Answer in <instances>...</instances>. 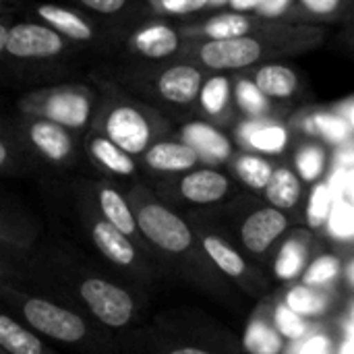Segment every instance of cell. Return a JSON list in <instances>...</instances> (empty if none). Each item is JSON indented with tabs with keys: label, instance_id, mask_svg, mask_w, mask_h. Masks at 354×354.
<instances>
[{
	"label": "cell",
	"instance_id": "obj_1",
	"mask_svg": "<svg viewBox=\"0 0 354 354\" xmlns=\"http://www.w3.org/2000/svg\"><path fill=\"white\" fill-rule=\"evenodd\" d=\"M0 305L46 340L83 351L104 346V328L66 303L27 292L17 284L0 282Z\"/></svg>",
	"mask_w": 354,
	"mask_h": 354
},
{
	"label": "cell",
	"instance_id": "obj_2",
	"mask_svg": "<svg viewBox=\"0 0 354 354\" xmlns=\"http://www.w3.org/2000/svg\"><path fill=\"white\" fill-rule=\"evenodd\" d=\"M62 288L71 297V307L104 330H127L141 317V303L127 286L81 268L60 266L56 272Z\"/></svg>",
	"mask_w": 354,
	"mask_h": 354
},
{
	"label": "cell",
	"instance_id": "obj_3",
	"mask_svg": "<svg viewBox=\"0 0 354 354\" xmlns=\"http://www.w3.org/2000/svg\"><path fill=\"white\" fill-rule=\"evenodd\" d=\"M129 203L147 249L170 257H180L191 251L195 241L193 230L176 212L160 203L141 187H135L129 193Z\"/></svg>",
	"mask_w": 354,
	"mask_h": 354
},
{
	"label": "cell",
	"instance_id": "obj_4",
	"mask_svg": "<svg viewBox=\"0 0 354 354\" xmlns=\"http://www.w3.org/2000/svg\"><path fill=\"white\" fill-rule=\"evenodd\" d=\"M85 226L93 249L114 268L129 276L135 284L147 282L151 278V266L147 261L145 249H141L127 234L116 230L110 222H106L97 209L85 212Z\"/></svg>",
	"mask_w": 354,
	"mask_h": 354
},
{
	"label": "cell",
	"instance_id": "obj_5",
	"mask_svg": "<svg viewBox=\"0 0 354 354\" xmlns=\"http://www.w3.org/2000/svg\"><path fill=\"white\" fill-rule=\"evenodd\" d=\"M39 118L62 124L64 129H83L91 116V95L83 87H58L37 93L29 100Z\"/></svg>",
	"mask_w": 354,
	"mask_h": 354
},
{
	"label": "cell",
	"instance_id": "obj_6",
	"mask_svg": "<svg viewBox=\"0 0 354 354\" xmlns=\"http://www.w3.org/2000/svg\"><path fill=\"white\" fill-rule=\"evenodd\" d=\"M106 137L131 156H143L151 145L153 129L147 114L133 104H116L104 118Z\"/></svg>",
	"mask_w": 354,
	"mask_h": 354
},
{
	"label": "cell",
	"instance_id": "obj_7",
	"mask_svg": "<svg viewBox=\"0 0 354 354\" xmlns=\"http://www.w3.org/2000/svg\"><path fill=\"white\" fill-rule=\"evenodd\" d=\"M66 48V37L46 23H17L8 27L4 52L12 58L41 60L62 54Z\"/></svg>",
	"mask_w": 354,
	"mask_h": 354
},
{
	"label": "cell",
	"instance_id": "obj_8",
	"mask_svg": "<svg viewBox=\"0 0 354 354\" xmlns=\"http://www.w3.org/2000/svg\"><path fill=\"white\" fill-rule=\"evenodd\" d=\"M197 56L212 71H239L255 64L263 56V46L251 35L207 39L199 46Z\"/></svg>",
	"mask_w": 354,
	"mask_h": 354
},
{
	"label": "cell",
	"instance_id": "obj_9",
	"mask_svg": "<svg viewBox=\"0 0 354 354\" xmlns=\"http://www.w3.org/2000/svg\"><path fill=\"white\" fill-rule=\"evenodd\" d=\"M93 199H95V209L97 214L110 222L116 230H120L122 234H127L131 241H135L141 249H147L139 228H137V220H135V212L129 203V197H124L116 187L106 185V183H97L93 187Z\"/></svg>",
	"mask_w": 354,
	"mask_h": 354
},
{
	"label": "cell",
	"instance_id": "obj_10",
	"mask_svg": "<svg viewBox=\"0 0 354 354\" xmlns=\"http://www.w3.org/2000/svg\"><path fill=\"white\" fill-rule=\"evenodd\" d=\"M27 137L35 151L52 164H64L73 156V137L68 129L58 122L35 118L27 127Z\"/></svg>",
	"mask_w": 354,
	"mask_h": 354
},
{
	"label": "cell",
	"instance_id": "obj_11",
	"mask_svg": "<svg viewBox=\"0 0 354 354\" xmlns=\"http://www.w3.org/2000/svg\"><path fill=\"white\" fill-rule=\"evenodd\" d=\"M230 191V180L226 174L214 168L189 170L178 180V193L185 201L195 205H209L222 201Z\"/></svg>",
	"mask_w": 354,
	"mask_h": 354
},
{
	"label": "cell",
	"instance_id": "obj_12",
	"mask_svg": "<svg viewBox=\"0 0 354 354\" xmlns=\"http://www.w3.org/2000/svg\"><path fill=\"white\" fill-rule=\"evenodd\" d=\"M203 75L193 64H172L160 73L156 87L162 100L178 106H187L199 97Z\"/></svg>",
	"mask_w": 354,
	"mask_h": 354
},
{
	"label": "cell",
	"instance_id": "obj_13",
	"mask_svg": "<svg viewBox=\"0 0 354 354\" xmlns=\"http://www.w3.org/2000/svg\"><path fill=\"white\" fill-rule=\"evenodd\" d=\"M288 220L282 209L266 207L253 212L241 228V241L251 253H263L272 247V243L286 230Z\"/></svg>",
	"mask_w": 354,
	"mask_h": 354
},
{
	"label": "cell",
	"instance_id": "obj_14",
	"mask_svg": "<svg viewBox=\"0 0 354 354\" xmlns=\"http://www.w3.org/2000/svg\"><path fill=\"white\" fill-rule=\"evenodd\" d=\"M143 162L156 172H189L199 164V153L185 141H158L145 149Z\"/></svg>",
	"mask_w": 354,
	"mask_h": 354
},
{
	"label": "cell",
	"instance_id": "obj_15",
	"mask_svg": "<svg viewBox=\"0 0 354 354\" xmlns=\"http://www.w3.org/2000/svg\"><path fill=\"white\" fill-rule=\"evenodd\" d=\"M0 351L4 354H56L41 336L0 309Z\"/></svg>",
	"mask_w": 354,
	"mask_h": 354
},
{
	"label": "cell",
	"instance_id": "obj_16",
	"mask_svg": "<svg viewBox=\"0 0 354 354\" xmlns=\"http://www.w3.org/2000/svg\"><path fill=\"white\" fill-rule=\"evenodd\" d=\"M183 141L199 153V160L224 162L232 153L230 139L207 122H189L183 129Z\"/></svg>",
	"mask_w": 354,
	"mask_h": 354
},
{
	"label": "cell",
	"instance_id": "obj_17",
	"mask_svg": "<svg viewBox=\"0 0 354 354\" xmlns=\"http://www.w3.org/2000/svg\"><path fill=\"white\" fill-rule=\"evenodd\" d=\"M178 46H180L178 31L166 23H153L149 27H143L131 37L133 52L153 60L172 56L178 50Z\"/></svg>",
	"mask_w": 354,
	"mask_h": 354
},
{
	"label": "cell",
	"instance_id": "obj_18",
	"mask_svg": "<svg viewBox=\"0 0 354 354\" xmlns=\"http://www.w3.org/2000/svg\"><path fill=\"white\" fill-rule=\"evenodd\" d=\"M37 17L52 29H56L62 37L73 41H89L93 37V27L75 10L58 6V4H39Z\"/></svg>",
	"mask_w": 354,
	"mask_h": 354
},
{
	"label": "cell",
	"instance_id": "obj_19",
	"mask_svg": "<svg viewBox=\"0 0 354 354\" xmlns=\"http://www.w3.org/2000/svg\"><path fill=\"white\" fill-rule=\"evenodd\" d=\"M239 137L245 141V145L261 153H280L288 143V133L282 124L266 122L259 118L245 122L239 129Z\"/></svg>",
	"mask_w": 354,
	"mask_h": 354
},
{
	"label": "cell",
	"instance_id": "obj_20",
	"mask_svg": "<svg viewBox=\"0 0 354 354\" xmlns=\"http://www.w3.org/2000/svg\"><path fill=\"white\" fill-rule=\"evenodd\" d=\"M253 83L268 100H288L299 87L297 73L284 64H263L255 73Z\"/></svg>",
	"mask_w": 354,
	"mask_h": 354
},
{
	"label": "cell",
	"instance_id": "obj_21",
	"mask_svg": "<svg viewBox=\"0 0 354 354\" xmlns=\"http://www.w3.org/2000/svg\"><path fill=\"white\" fill-rule=\"evenodd\" d=\"M89 153L95 160L97 166H102L106 172L114 176H133L137 172V164L131 153L120 149L116 143H112L106 135H95L89 141Z\"/></svg>",
	"mask_w": 354,
	"mask_h": 354
},
{
	"label": "cell",
	"instance_id": "obj_22",
	"mask_svg": "<svg viewBox=\"0 0 354 354\" xmlns=\"http://www.w3.org/2000/svg\"><path fill=\"white\" fill-rule=\"evenodd\" d=\"M263 191L272 207L290 209L301 199V180L290 168H276Z\"/></svg>",
	"mask_w": 354,
	"mask_h": 354
},
{
	"label": "cell",
	"instance_id": "obj_23",
	"mask_svg": "<svg viewBox=\"0 0 354 354\" xmlns=\"http://www.w3.org/2000/svg\"><path fill=\"white\" fill-rule=\"evenodd\" d=\"M201 247L205 251V255L216 263L218 270H222L226 276L230 278H241L247 270L245 266V259L220 236L216 234H205L201 239Z\"/></svg>",
	"mask_w": 354,
	"mask_h": 354
},
{
	"label": "cell",
	"instance_id": "obj_24",
	"mask_svg": "<svg viewBox=\"0 0 354 354\" xmlns=\"http://www.w3.org/2000/svg\"><path fill=\"white\" fill-rule=\"evenodd\" d=\"M251 31V19L245 12H222L212 17L203 27L201 33L207 39H226V37H241Z\"/></svg>",
	"mask_w": 354,
	"mask_h": 354
},
{
	"label": "cell",
	"instance_id": "obj_25",
	"mask_svg": "<svg viewBox=\"0 0 354 354\" xmlns=\"http://www.w3.org/2000/svg\"><path fill=\"white\" fill-rule=\"evenodd\" d=\"M33 245V230L6 220L0 214V247L12 253L19 261H25Z\"/></svg>",
	"mask_w": 354,
	"mask_h": 354
},
{
	"label": "cell",
	"instance_id": "obj_26",
	"mask_svg": "<svg viewBox=\"0 0 354 354\" xmlns=\"http://www.w3.org/2000/svg\"><path fill=\"white\" fill-rule=\"evenodd\" d=\"M234 170L247 187L257 189V191L266 189V185L270 183V178L274 174L272 164L268 160H263L261 156H253V153L241 156L234 164Z\"/></svg>",
	"mask_w": 354,
	"mask_h": 354
},
{
	"label": "cell",
	"instance_id": "obj_27",
	"mask_svg": "<svg viewBox=\"0 0 354 354\" xmlns=\"http://www.w3.org/2000/svg\"><path fill=\"white\" fill-rule=\"evenodd\" d=\"M245 348L251 354H280L282 338L263 322H253L245 332Z\"/></svg>",
	"mask_w": 354,
	"mask_h": 354
},
{
	"label": "cell",
	"instance_id": "obj_28",
	"mask_svg": "<svg viewBox=\"0 0 354 354\" xmlns=\"http://www.w3.org/2000/svg\"><path fill=\"white\" fill-rule=\"evenodd\" d=\"M230 100V81L226 77H212L201 85L199 102L209 116H220Z\"/></svg>",
	"mask_w": 354,
	"mask_h": 354
},
{
	"label": "cell",
	"instance_id": "obj_29",
	"mask_svg": "<svg viewBox=\"0 0 354 354\" xmlns=\"http://www.w3.org/2000/svg\"><path fill=\"white\" fill-rule=\"evenodd\" d=\"M305 261H307V249L299 241H290L282 247L276 259V276L280 280H292L303 272Z\"/></svg>",
	"mask_w": 354,
	"mask_h": 354
},
{
	"label": "cell",
	"instance_id": "obj_30",
	"mask_svg": "<svg viewBox=\"0 0 354 354\" xmlns=\"http://www.w3.org/2000/svg\"><path fill=\"white\" fill-rule=\"evenodd\" d=\"M326 305L328 299L322 292L311 290L307 286H297L286 297V307H290L299 315H317L326 309Z\"/></svg>",
	"mask_w": 354,
	"mask_h": 354
},
{
	"label": "cell",
	"instance_id": "obj_31",
	"mask_svg": "<svg viewBox=\"0 0 354 354\" xmlns=\"http://www.w3.org/2000/svg\"><path fill=\"white\" fill-rule=\"evenodd\" d=\"M332 212V195L330 189L319 183L313 187L311 195H309V207H307V222L311 228H319L328 222Z\"/></svg>",
	"mask_w": 354,
	"mask_h": 354
},
{
	"label": "cell",
	"instance_id": "obj_32",
	"mask_svg": "<svg viewBox=\"0 0 354 354\" xmlns=\"http://www.w3.org/2000/svg\"><path fill=\"white\" fill-rule=\"evenodd\" d=\"M234 93H236L239 106H241L247 114H251V116H255V118H259V116L266 114V110H268V97L257 89L255 83H251V81H239Z\"/></svg>",
	"mask_w": 354,
	"mask_h": 354
},
{
	"label": "cell",
	"instance_id": "obj_33",
	"mask_svg": "<svg viewBox=\"0 0 354 354\" xmlns=\"http://www.w3.org/2000/svg\"><path fill=\"white\" fill-rule=\"evenodd\" d=\"M326 166V153L324 149L315 145H307L297 153V168L303 180H315L324 172Z\"/></svg>",
	"mask_w": 354,
	"mask_h": 354
},
{
	"label": "cell",
	"instance_id": "obj_34",
	"mask_svg": "<svg viewBox=\"0 0 354 354\" xmlns=\"http://www.w3.org/2000/svg\"><path fill=\"white\" fill-rule=\"evenodd\" d=\"M338 270H340L338 259L332 257V255H324V257H319L315 263H311V268L307 270V274H305V284H309V286L326 284V282H330L332 278H336Z\"/></svg>",
	"mask_w": 354,
	"mask_h": 354
},
{
	"label": "cell",
	"instance_id": "obj_35",
	"mask_svg": "<svg viewBox=\"0 0 354 354\" xmlns=\"http://www.w3.org/2000/svg\"><path fill=\"white\" fill-rule=\"evenodd\" d=\"M328 220H330V230L334 236H340V239L354 236V207L340 203V205L332 207Z\"/></svg>",
	"mask_w": 354,
	"mask_h": 354
},
{
	"label": "cell",
	"instance_id": "obj_36",
	"mask_svg": "<svg viewBox=\"0 0 354 354\" xmlns=\"http://www.w3.org/2000/svg\"><path fill=\"white\" fill-rule=\"evenodd\" d=\"M276 326L280 330L282 336L290 338V340H299L305 336V324L301 319L299 313H295L290 307L282 305L276 309Z\"/></svg>",
	"mask_w": 354,
	"mask_h": 354
},
{
	"label": "cell",
	"instance_id": "obj_37",
	"mask_svg": "<svg viewBox=\"0 0 354 354\" xmlns=\"http://www.w3.org/2000/svg\"><path fill=\"white\" fill-rule=\"evenodd\" d=\"M313 124H315V129H317L322 135H326V137L332 139V141H342V139H346V135H348L346 122H344L342 118L332 116V114H319V116H315Z\"/></svg>",
	"mask_w": 354,
	"mask_h": 354
},
{
	"label": "cell",
	"instance_id": "obj_38",
	"mask_svg": "<svg viewBox=\"0 0 354 354\" xmlns=\"http://www.w3.org/2000/svg\"><path fill=\"white\" fill-rule=\"evenodd\" d=\"M158 4L168 15H191L209 6V0H158Z\"/></svg>",
	"mask_w": 354,
	"mask_h": 354
},
{
	"label": "cell",
	"instance_id": "obj_39",
	"mask_svg": "<svg viewBox=\"0 0 354 354\" xmlns=\"http://www.w3.org/2000/svg\"><path fill=\"white\" fill-rule=\"evenodd\" d=\"M301 6L315 17H332L342 8L344 0H299Z\"/></svg>",
	"mask_w": 354,
	"mask_h": 354
},
{
	"label": "cell",
	"instance_id": "obj_40",
	"mask_svg": "<svg viewBox=\"0 0 354 354\" xmlns=\"http://www.w3.org/2000/svg\"><path fill=\"white\" fill-rule=\"evenodd\" d=\"M79 2L85 8L100 12V15H116L129 4V0H79Z\"/></svg>",
	"mask_w": 354,
	"mask_h": 354
},
{
	"label": "cell",
	"instance_id": "obj_41",
	"mask_svg": "<svg viewBox=\"0 0 354 354\" xmlns=\"http://www.w3.org/2000/svg\"><path fill=\"white\" fill-rule=\"evenodd\" d=\"M0 270H6V272H10L12 276H17L21 282H25L29 276V272H27V268L23 266V261H19L12 253H8L6 249H2L0 247Z\"/></svg>",
	"mask_w": 354,
	"mask_h": 354
},
{
	"label": "cell",
	"instance_id": "obj_42",
	"mask_svg": "<svg viewBox=\"0 0 354 354\" xmlns=\"http://www.w3.org/2000/svg\"><path fill=\"white\" fill-rule=\"evenodd\" d=\"M290 2H292V0H263V2L259 4L257 12H259L261 17H270V19L282 17V15L286 12V8L290 6Z\"/></svg>",
	"mask_w": 354,
	"mask_h": 354
},
{
	"label": "cell",
	"instance_id": "obj_43",
	"mask_svg": "<svg viewBox=\"0 0 354 354\" xmlns=\"http://www.w3.org/2000/svg\"><path fill=\"white\" fill-rule=\"evenodd\" d=\"M299 354H330V340L326 336H315L299 348Z\"/></svg>",
	"mask_w": 354,
	"mask_h": 354
},
{
	"label": "cell",
	"instance_id": "obj_44",
	"mask_svg": "<svg viewBox=\"0 0 354 354\" xmlns=\"http://www.w3.org/2000/svg\"><path fill=\"white\" fill-rule=\"evenodd\" d=\"M263 0H228V4L236 10V12H249V10H257L259 4Z\"/></svg>",
	"mask_w": 354,
	"mask_h": 354
},
{
	"label": "cell",
	"instance_id": "obj_45",
	"mask_svg": "<svg viewBox=\"0 0 354 354\" xmlns=\"http://www.w3.org/2000/svg\"><path fill=\"white\" fill-rule=\"evenodd\" d=\"M164 354H212L207 353V351H203V348H197V346H180V348H172V351H168V353Z\"/></svg>",
	"mask_w": 354,
	"mask_h": 354
},
{
	"label": "cell",
	"instance_id": "obj_46",
	"mask_svg": "<svg viewBox=\"0 0 354 354\" xmlns=\"http://www.w3.org/2000/svg\"><path fill=\"white\" fill-rule=\"evenodd\" d=\"M8 160H10V153H8V147H6V143L0 139V170L2 168H6V164H8Z\"/></svg>",
	"mask_w": 354,
	"mask_h": 354
},
{
	"label": "cell",
	"instance_id": "obj_47",
	"mask_svg": "<svg viewBox=\"0 0 354 354\" xmlns=\"http://www.w3.org/2000/svg\"><path fill=\"white\" fill-rule=\"evenodd\" d=\"M0 282H8V284H17V286H21V284H23L17 276H12V274H10V272H6V270H0Z\"/></svg>",
	"mask_w": 354,
	"mask_h": 354
},
{
	"label": "cell",
	"instance_id": "obj_48",
	"mask_svg": "<svg viewBox=\"0 0 354 354\" xmlns=\"http://www.w3.org/2000/svg\"><path fill=\"white\" fill-rule=\"evenodd\" d=\"M6 33H8V27L0 23V54H4V48H6Z\"/></svg>",
	"mask_w": 354,
	"mask_h": 354
},
{
	"label": "cell",
	"instance_id": "obj_49",
	"mask_svg": "<svg viewBox=\"0 0 354 354\" xmlns=\"http://www.w3.org/2000/svg\"><path fill=\"white\" fill-rule=\"evenodd\" d=\"M340 354H354V338H348L342 348H340Z\"/></svg>",
	"mask_w": 354,
	"mask_h": 354
},
{
	"label": "cell",
	"instance_id": "obj_50",
	"mask_svg": "<svg viewBox=\"0 0 354 354\" xmlns=\"http://www.w3.org/2000/svg\"><path fill=\"white\" fill-rule=\"evenodd\" d=\"M348 278H351V282L354 284V263L351 266V270H348Z\"/></svg>",
	"mask_w": 354,
	"mask_h": 354
},
{
	"label": "cell",
	"instance_id": "obj_51",
	"mask_svg": "<svg viewBox=\"0 0 354 354\" xmlns=\"http://www.w3.org/2000/svg\"><path fill=\"white\" fill-rule=\"evenodd\" d=\"M348 334H351V338H354V317H353V324L348 326Z\"/></svg>",
	"mask_w": 354,
	"mask_h": 354
},
{
	"label": "cell",
	"instance_id": "obj_52",
	"mask_svg": "<svg viewBox=\"0 0 354 354\" xmlns=\"http://www.w3.org/2000/svg\"><path fill=\"white\" fill-rule=\"evenodd\" d=\"M228 0H209V4H226Z\"/></svg>",
	"mask_w": 354,
	"mask_h": 354
},
{
	"label": "cell",
	"instance_id": "obj_53",
	"mask_svg": "<svg viewBox=\"0 0 354 354\" xmlns=\"http://www.w3.org/2000/svg\"><path fill=\"white\" fill-rule=\"evenodd\" d=\"M353 122H354V112H353Z\"/></svg>",
	"mask_w": 354,
	"mask_h": 354
},
{
	"label": "cell",
	"instance_id": "obj_54",
	"mask_svg": "<svg viewBox=\"0 0 354 354\" xmlns=\"http://www.w3.org/2000/svg\"><path fill=\"white\" fill-rule=\"evenodd\" d=\"M0 354H4V353H2V351H0Z\"/></svg>",
	"mask_w": 354,
	"mask_h": 354
}]
</instances>
